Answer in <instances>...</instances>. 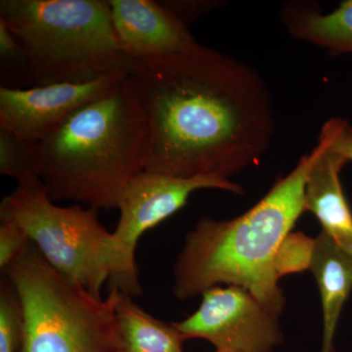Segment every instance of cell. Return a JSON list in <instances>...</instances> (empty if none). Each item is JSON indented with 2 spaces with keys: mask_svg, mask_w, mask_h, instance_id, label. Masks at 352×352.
Instances as JSON below:
<instances>
[{
  "mask_svg": "<svg viewBox=\"0 0 352 352\" xmlns=\"http://www.w3.org/2000/svg\"><path fill=\"white\" fill-rule=\"evenodd\" d=\"M129 75L147 118L145 170L229 179L267 152L272 99L249 64L195 43L132 60Z\"/></svg>",
  "mask_w": 352,
  "mask_h": 352,
  "instance_id": "6da1fadb",
  "label": "cell"
},
{
  "mask_svg": "<svg viewBox=\"0 0 352 352\" xmlns=\"http://www.w3.org/2000/svg\"><path fill=\"white\" fill-rule=\"evenodd\" d=\"M333 138L330 120L318 142L258 203L230 220L203 217L187 234L175 266L173 294L188 300L219 284L242 287L279 316L285 307L275 261L282 243L305 212L308 175Z\"/></svg>",
  "mask_w": 352,
  "mask_h": 352,
  "instance_id": "7a4b0ae2",
  "label": "cell"
},
{
  "mask_svg": "<svg viewBox=\"0 0 352 352\" xmlns=\"http://www.w3.org/2000/svg\"><path fill=\"white\" fill-rule=\"evenodd\" d=\"M147 140V118L127 72L41 142V178L51 200L118 208L127 184L144 170Z\"/></svg>",
  "mask_w": 352,
  "mask_h": 352,
  "instance_id": "3957f363",
  "label": "cell"
},
{
  "mask_svg": "<svg viewBox=\"0 0 352 352\" xmlns=\"http://www.w3.org/2000/svg\"><path fill=\"white\" fill-rule=\"evenodd\" d=\"M0 20L24 48L34 87L87 82L129 71L108 1L1 0Z\"/></svg>",
  "mask_w": 352,
  "mask_h": 352,
  "instance_id": "277c9868",
  "label": "cell"
},
{
  "mask_svg": "<svg viewBox=\"0 0 352 352\" xmlns=\"http://www.w3.org/2000/svg\"><path fill=\"white\" fill-rule=\"evenodd\" d=\"M19 298L20 352H116L120 289L96 298L60 274L36 245L3 271Z\"/></svg>",
  "mask_w": 352,
  "mask_h": 352,
  "instance_id": "5b68a950",
  "label": "cell"
},
{
  "mask_svg": "<svg viewBox=\"0 0 352 352\" xmlns=\"http://www.w3.org/2000/svg\"><path fill=\"white\" fill-rule=\"evenodd\" d=\"M24 229L45 261L60 274L101 298L111 278L112 233L98 219V210L59 207L43 180L18 184L0 205V221Z\"/></svg>",
  "mask_w": 352,
  "mask_h": 352,
  "instance_id": "8992f818",
  "label": "cell"
},
{
  "mask_svg": "<svg viewBox=\"0 0 352 352\" xmlns=\"http://www.w3.org/2000/svg\"><path fill=\"white\" fill-rule=\"evenodd\" d=\"M201 189L243 193L238 183L215 175L184 178L144 170L132 178L120 196V219L112 233L111 288L132 298L142 295L135 261L139 239L182 210L189 197Z\"/></svg>",
  "mask_w": 352,
  "mask_h": 352,
  "instance_id": "52a82bcc",
  "label": "cell"
},
{
  "mask_svg": "<svg viewBox=\"0 0 352 352\" xmlns=\"http://www.w3.org/2000/svg\"><path fill=\"white\" fill-rule=\"evenodd\" d=\"M198 309L175 323L185 339L207 340L224 352H274L283 342L279 316L239 286H215L201 294Z\"/></svg>",
  "mask_w": 352,
  "mask_h": 352,
  "instance_id": "ba28073f",
  "label": "cell"
},
{
  "mask_svg": "<svg viewBox=\"0 0 352 352\" xmlns=\"http://www.w3.org/2000/svg\"><path fill=\"white\" fill-rule=\"evenodd\" d=\"M129 71L87 82H62L25 89L0 87V126L43 142L76 111L107 92Z\"/></svg>",
  "mask_w": 352,
  "mask_h": 352,
  "instance_id": "9c48e42d",
  "label": "cell"
},
{
  "mask_svg": "<svg viewBox=\"0 0 352 352\" xmlns=\"http://www.w3.org/2000/svg\"><path fill=\"white\" fill-rule=\"evenodd\" d=\"M122 52L132 60L173 54L197 43L188 28L155 0H110Z\"/></svg>",
  "mask_w": 352,
  "mask_h": 352,
  "instance_id": "30bf717a",
  "label": "cell"
},
{
  "mask_svg": "<svg viewBox=\"0 0 352 352\" xmlns=\"http://www.w3.org/2000/svg\"><path fill=\"white\" fill-rule=\"evenodd\" d=\"M330 144L315 162L305 186V212H310L320 222L323 232L340 247L352 254V212L349 208L340 173L349 163Z\"/></svg>",
  "mask_w": 352,
  "mask_h": 352,
  "instance_id": "8fae6325",
  "label": "cell"
},
{
  "mask_svg": "<svg viewBox=\"0 0 352 352\" xmlns=\"http://www.w3.org/2000/svg\"><path fill=\"white\" fill-rule=\"evenodd\" d=\"M310 271L320 292L323 311L321 352H333V340L342 308L352 291V254L322 232L315 239Z\"/></svg>",
  "mask_w": 352,
  "mask_h": 352,
  "instance_id": "7c38bea8",
  "label": "cell"
},
{
  "mask_svg": "<svg viewBox=\"0 0 352 352\" xmlns=\"http://www.w3.org/2000/svg\"><path fill=\"white\" fill-rule=\"evenodd\" d=\"M282 19L294 38L316 44L333 54H352V0L326 14L305 4H292Z\"/></svg>",
  "mask_w": 352,
  "mask_h": 352,
  "instance_id": "4fadbf2b",
  "label": "cell"
},
{
  "mask_svg": "<svg viewBox=\"0 0 352 352\" xmlns=\"http://www.w3.org/2000/svg\"><path fill=\"white\" fill-rule=\"evenodd\" d=\"M119 340L116 352H183L184 336L175 324L155 318L120 291L117 307Z\"/></svg>",
  "mask_w": 352,
  "mask_h": 352,
  "instance_id": "5bb4252c",
  "label": "cell"
},
{
  "mask_svg": "<svg viewBox=\"0 0 352 352\" xmlns=\"http://www.w3.org/2000/svg\"><path fill=\"white\" fill-rule=\"evenodd\" d=\"M43 168L41 143L16 135L0 126V173L19 184L39 179Z\"/></svg>",
  "mask_w": 352,
  "mask_h": 352,
  "instance_id": "9a60e30c",
  "label": "cell"
},
{
  "mask_svg": "<svg viewBox=\"0 0 352 352\" xmlns=\"http://www.w3.org/2000/svg\"><path fill=\"white\" fill-rule=\"evenodd\" d=\"M0 82L10 89L34 87L31 62L27 53L0 20Z\"/></svg>",
  "mask_w": 352,
  "mask_h": 352,
  "instance_id": "2e32d148",
  "label": "cell"
},
{
  "mask_svg": "<svg viewBox=\"0 0 352 352\" xmlns=\"http://www.w3.org/2000/svg\"><path fill=\"white\" fill-rule=\"evenodd\" d=\"M23 316L19 298L7 278L0 288V352H20Z\"/></svg>",
  "mask_w": 352,
  "mask_h": 352,
  "instance_id": "e0dca14e",
  "label": "cell"
},
{
  "mask_svg": "<svg viewBox=\"0 0 352 352\" xmlns=\"http://www.w3.org/2000/svg\"><path fill=\"white\" fill-rule=\"evenodd\" d=\"M315 239L302 232H291L282 243L275 261L278 279L310 270Z\"/></svg>",
  "mask_w": 352,
  "mask_h": 352,
  "instance_id": "ac0fdd59",
  "label": "cell"
},
{
  "mask_svg": "<svg viewBox=\"0 0 352 352\" xmlns=\"http://www.w3.org/2000/svg\"><path fill=\"white\" fill-rule=\"evenodd\" d=\"M29 236L22 227L13 221L3 220L0 224V268L2 272L27 252Z\"/></svg>",
  "mask_w": 352,
  "mask_h": 352,
  "instance_id": "d6986e66",
  "label": "cell"
},
{
  "mask_svg": "<svg viewBox=\"0 0 352 352\" xmlns=\"http://www.w3.org/2000/svg\"><path fill=\"white\" fill-rule=\"evenodd\" d=\"M161 3L188 28V25L194 22L197 18L217 6V2L166 0L161 1Z\"/></svg>",
  "mask_w": 352,
  "mask_h": 352,
  "instance_id": "ffe728a7",
  "label": "cell"
},
{
  "mask_svg": "<svg viewBox=\"0 0 352 352\" xmlns=\"http://www.w3.org/2000/svg\"><path fill=\"white\" fill-rule=\"evenodd\" d=\"M333 148L347 162H352V126L346 120L333 118Z\"/></svg>",
  "mask_w": 352,
  "mask_h": 352,
  "instance_id": "44dd1931",
  "label": "cell"
},
{
  "mask_svg": "<svg viewBox=\"0 0 352 352\" xmlns=\"http://www.w3.org/2000/svg\"><path fill=\"white\" fill-rule=\"evenodd\" d=\"M215 352H224V351H215Z\"/></svg>",
  "mask_w": 352,
  "mask_h": 352,
  "instance_id": "7402d4cb",
  "label": "cell"
}]
</instances>
